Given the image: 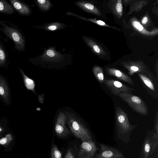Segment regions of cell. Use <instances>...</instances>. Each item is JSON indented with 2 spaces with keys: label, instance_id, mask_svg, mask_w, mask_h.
<instances>
[{
  "label": "cell",
  "instance_id": "24",
  "mask_svg": "<svg viewBox=\"0 0 158 158\" xmlns=\"http://www.w3.org/2000/svg\"><path fill=\"white\" fill-rule=\"evenodd\" d=\"M51 157V158H62L61 152L54 144H53L52 147Z\"/></svg>",
  "mask_w": 158,
  "mask_h": 158
},
{
  "label": "cell",
  "instance_id": "3",
  "mask_svg": "<svg viewBox=\"0 0 158 158\" xmlns=\"http://www.w3.org/2000/svg\"><path fill=\"white\" fill-rule=\"evenodd\" d=\"M127 102L134 110L143 115H147L148 109L145 102L139 97L132 93H122L118 96Z\"/></svg>",
  "mask_w": 158,
  "mask_h": 158
},
{
  "label": "cell",
  "instance_id": "16",
  "mask_svg": "<svg viewBox=\"0 0 158 158\" xmlns=\"http://www.w3.org/2000/svg\"><path fill=\"white\" fill-rule=\"evenodd\" d=\"M15 10L11 4L6 0H0V13L11 15Z\"/></svg>",
  "mask_w": 158,
  "mask_h": 158
},
{
  "label": "cell",
  "instance_id": "17",
  "mask_svg": "<svg viewBox=\"0 0 158 158\" xmlns=\"http://www.w3.org/2000/svg\"><path fill=\"white\" fill-rule=\"evenodd\" d=\"M65 27V25L59 22H54L40 26L39 27L48 31H53L62 29Z\"/></svg>",
  "mask_w": 158,
  "mask_h": 158
},
{
  "label": "cell",
  "instance_id": "25",
  "mask_svg": "<svg viewBox=\"0 0 158 158\" xmlns=\"http://www.w3.org/2000/svg\"><path fill=\"white\" fill-rule=\"evenodd\" d=\"M44 56V57L46 56V57L48 56L47 57L49 58H54L58 57V55L54 50L50 49L47 51Z\"/></svg>",
  "mask_w": 158,
  "mask_h": 158
},
{
  "label": "cell",
  "instance_id": "18",
  "mask_svg": "<svg viewBox=\"0 0 158 158\" xmlns=\"http://www.w3.org/2000/svg\"><path fill=\"white\" fill-rule=\"evenodd\" d=\"M93 71L96 79L100 83H103L105 80L103 70L100 67L95 65L94 66Z\"/></svg>",
  "mask_w": 158,
  "mask_h": 158
},
{
  "label": "cell",
  "instance_id": "14",
  "mask_svg": "<svg viewBox=\"0 0 158 158\" xmlns=\"http://www.w3.org/2000/svg\"><path fill=\"white\" fill-rule=\"evenodd\" d=\"M82 38L86 44L96 54L101 56L106 55L104 50L94 40L86 36H83Z\"/></svg>",
  "mask_w": 158,
  "mask_h": 158
},
{
  "label": "cell",
  "instance_id": "20",
  "mask_svg": "<svg viewBox=\"0 0 158 158\" xmlns=\"http://www.w3.org/2000/svg\"><path fill=\"white\" fill-rule=\"evenodd\" d=\"M115 2L114 5L112 6V9L114 14L119 18H121L123 15V7L122 0H117Z\"/></svg>",
  "mask_w": 158,
  "mask_h": 158
},
{
  "label": "cell",
  "instance_id": "19",
  "mask_svg": "<svg viewBox=\"0 0 158 158\" xmlns=\"http://www.w3.org/2000/svg\"><path fill=\"white\" fill-rule=\"evenodd\" d=\"M8 55L5 47L0 40V66H3L8 62Z\"/></svg>",
  "mask_w": 158,
  "mask_h": 158
},
{
  "label": "cell",
  "instance_id": "30",
  "mask_svg": "<svg viewBox=\"0 0 158 158\" xmlns=\"http://www.w3.org/2000/svg\"><path fill=\"white\" fill-rule=\"evenodd\" d=\"M148 21V18L147 17L145 16L142 19V23L143 24H146Z\"/></svg>",
  "mask_w": 158,
  "mask_h": 158
},
{
  "label": "cell",
  "instance_id": "12",
  "mask_svg": "<svg viewBox=\"0 0 158 158\" xmlns=\"http://www.w3.org/2000/svg\"><path fill=\"white\" fill-rule=\"evenodd\" d=\"M106 71L108 74L132 85H134L133 81L129 76L124 72L116 69L106 67Z\"/></svg>",
  "mask_w": 158,
  "mask_h": 158
},
{
  "label": "cell",
  "instance_id": "9",
  "mask_svg": "<svg viewBox=\"0 0 158 158\" xmlns=\"http://www.w3.org/2000/svg\"><path fill=\"white\" fill-rule=\"evenodd\" d=\"M67 118L65 113L60 112L56 121L55 130L56 134L60 137H64L70 133V131L65 126Z\"/></svg>",
  "mask_w": 158,
  "mask_h": 158
},
{
  "label": "cell",
  "instance_id": "4",
  "mask_svg": "<svg viewBox=\"0 0 158 158\" xmlns=\"http://www.w3.org/2000/svg\"><path fill=\"white\" fill-rule=\"evenodd\" d=\"M115 116L118 132L125 135L131 132L137 126L130 123L127 114L120 106L115 108Z\"/></svg>",
  "mask_w": 158,
  "mask_h": 158
},
{
  "label": "cell",
  "instance_id": "22",
  "mask_svg": "<svg viewBox=\"0 0 158 158\" xmlns=\"http://www.w3.org/2000/svg\"><path fill=\"white\" fill-rule=\"evenodd\" d=\"M36 3L40 9L44 11L49 10L51 5L48 0H37L36 1Z\"/></svg>",
  "mask_w": 158,
  "mask_h": 158
},
{
  "label": "cell",
  "instance_id": "2",
  "mask_svg": "<svg viewBox=\"0 0 158 158\" xmlns=\"http://www.w3.org/2000/svg\"><path fill=\"white\" fill-rule=\"evenodd\" d=\"M68 124L73 134L82 140L92 139V136L82 120L71 112L66 111L65 113Z\"/></svg>",
  "mask_w": 158,
  "mask_h": 158
},
{
  "label": "cell",
  "instance_id": "8",
  "mask_svg": "<svg viewBox=\"0 0 158 158\" xmlns=\"http://www.w3.org/2000/svg\"><path fill=\"white\" fill-rule=\"evenodd\" d=\"M147 92L153 98H158V82L155 81L144 73H137Z\"/></svg>",
  "mask_w": 158,
  "mask_h": 158
},
{
  "label": "cell",
  "instance_id": "15",
  "mask_svg": "<svg viewBox=\"0 0 158 158\" xmlns=\"http://www.w3.org/2000/svg\"><path fill=\"white\" fill-rule=\"evenodd\" d=\"M132 25L134 28L139 32L144 35L151 36L155 35L158 34V29H156L151 31H149L142 26L140 23L135 19H133L132 21Z\"/></svg>",
  "mask_w": 158,
  "mask_h": 158
},
{
  "label": "cell",
  "instance_id": "7",
  "mask_svg": "<svg viewBox=\"0 0 158 158\" xmlns=\"http://www.w3.org/2000/svg\"><path fill=\"white\" fill-rule=\"evenodd\" d=\"M78 154L80 158H93L98 149L92 139L82 140Z\"/></svg>",
  "mask_w": 158,
  "mask_h": 158
},
{
  "label": "cell",
  "instance_id": "13",
  "mask_svg": "<svg viewBox=\"0 0 158 158\" xmlns=\"http://www.w3.org/2000/svg\"><path fill=\"white\" fill-rule=\"evenodd\" d=\"M76 5L81 9L88 12L98 16H101L99 10L92 3L84 1L75 2Z\"/></svg>",
  "mask_w": 158,
  "mask_h": 158
},
{
  "label": "cell",
  "instance_id": "26",
  "mask_svg": "<svg viewBox=\"0 0 158 158\" xmlns=\"http://www.w3.org/2000/svg\"><path fill=\"white\" fill-rule=\"evenodd\" d=\"M13 139V137L10 134H8L0 139V145L8 143Z\"/></svg>",
  "mask_w": 158,
  "mask_h": 158
},
{
  "label": "cell",
  "instance_id": "27",
  "mask_svg": "<svg viewBox=\"0 0 158 158\" xmlns=\"http://www.w3.org/2000/svg\"><path fill=\"white\" fill-rule=\"evenodd\" d=\"M26 82L27 88L29 89L34 90L35 86L34 81L27 77L26 80Z\"/></svg>",
  "mask_w": 158,
  "mask_h": 158
},
{
  "label": "cell",
  "instance_id": "10",
  "mask_svg": "<svg viewBox=\"0 0 158 158\" xmlns=\"http://www.w3.org/2000/svg\"><path fill=\"white\" fill-rule=\"evenodd\" d=\"M100 152L95 158H123L124 155L117 149L100 144Z\"/></svg>",
  "mask_w": 158,
  "mask_h": 158
},
{
  "label": "cell",
  "instance_id": "11",
  "mask_svg": "<svg viewBox=\"0 0 158 158\" xmlns=\"http://www.w3.org/2000/svg\"><path fill=\"white\" fill-rule=\"evenodd\" d=\"M9 1L20 15L27 16L30 15L31 10L24 2L19 0H9Z\"/></svg>",
  "mask_w": 158,
  "mask_h": 158
},
{
  "label": "cell",
  "instance_id": "32",
  "mask_svg": "<svg viewBox=\"0 0 158 158\" xmlns=\"http://www.w3.org/2000/svg\"><path fill=\"white\" fill-rule=\"evenodd\" d=\"M2 131V129L0 128V132Z\"/></svg>",
  "mask_w": 158,
  "mask_h": 158
},
{
  "label": "cell",
  "instance_id": "1",
  "mask_svg": "<svg viewBox=\"0 0 158 158\" xmlns=\"http://www.w3.org/2000/svg\"><path fill=\"white\" fill-rule=\"evenodd\" d=\"M0 31L13 42L15 49L18 52L25 49V37L22 31L15 24L8 21H0Z\"/></svg>",
  "mask_w": 158,
  "mask_h": 158
},
{
  "label": "cell",
  "instance_id": "29",
  "mask_svg": "<svg viewBox=\"0 0 158 158\" xmlns=\"http://www.w3.org/2000/svg\"><path fill=\"white\" fill-rule=\"evenodd\" d=\"M64 158H75L71 149H69L67 151Z\"/></svg>",
  "mask_w": 158,
  "mask_h": 158
},
{
  "label": "cell",
  "instance_id": "6",
  "mask_svg": "<svg viewBox=\"0 0 158 158\" xmlns=\"http://www.w3.org/2000/svg\"><path fill=\"white\" fill-rule=\"evenodd\" d=\"M103 83L110 91L111 93L118 96L122 93H132L135 89L127 86L125 84L113 79H105Z\"/></svg>",
  "mask_w": 158,
  "mask_h": 158
},
{
  "label": "cell",
  "instance_id": "21",
  "mask_svg": "<svg viewBox=\"0 0 158 158\" xmlns=\"http://www.w3.org/2000/svg\"><path fill=\"white\" fill-rule=\"evenodd\" d=\"M148 3V1L145 0L139 1L135 3L131 7L130 10L127 15H130L134 11H139Z\"/></svg>",
  "mask_w": 158,
  "mask_h": 158
},
{
  "label": "cell",
  "instance_id": "23",
  "mask_svg": "<svg viewBox=\"0 0 158 158\" xmlns=\"http://www.w3.org/2000/svg\"><path fill=\"white\" fill-rule=\"evenodd\" d=\"M151 143L149 139H147L144 142L143 147V152L144 158H148L150 153L151 150Z\"/></svg>",
  "mask_w": 158,
  "mask_h": 158
},
{
  "label": "cell",
  "instance_id": "28",
  "mask_svg": "<svg viewBox=\"0 0 158 158\" xmlns=\"http://www.w3.org/2000/svg\"><path fill=\"white\" fill-rule=\"evenodd\" d=\"M154 124L155 126V128L156 130V133L158 135V111H157L156 113V115Z\"/></svg>",
  "mask_w": 158,
  "mask_h": 158
},
{
  "label": "cell",
  "instance_id": "31",
  "mask_svg": "<svg viewBox=\"0 0 158 158\" xmlns=\"http://www.w3.org/2000/svg\"><path fill=\"white\" fill-rule=\"evenodd\" d=\"M4 93V91L3 88L1 86H0V94L3 95Z\"/></svg>",
  "mask_w": 158,
  "mask_h": 158
},
{
  "label": "cell",
  "instance_id": "5",
  "mask_svg": "<svg viewBox=\"0 0 158 158\" xmlns=\"http://www.w3.org/2000/svg\"><path fill=\"white\" fill-rule=\"evenodd\" d=\"M121 64L127 70L130 76H132L135 73H144L153 80L158 82L153 74L143 61H127L122 62Z\"/></svg>",
  "mask_w": 158,
  "mask_h": 158
}]
</instances>
